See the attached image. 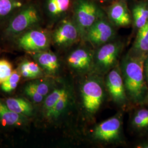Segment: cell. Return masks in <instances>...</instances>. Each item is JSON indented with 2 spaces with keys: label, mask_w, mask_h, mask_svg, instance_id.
Wrapping results in <instances>:
<instances>
[{
  "label": "cell",
  "mask_w": 148,
  "mask_h": 148,
  "mask_svg": "<svg viewBox=\"0 0 148 148\" xmlns=\"http://www.w3.org/2000/svg\"><path fill=\"white\" fill-rule=\"evenodd\" d=\"M27 63V67L30 71V72L33 75L34 77H36L38 76L41 75L42 74V69L37 63L31 62V61H25Z\"/></svg>",
  "instance_id": "obj_25"
},
{
  "label": "cell",
  "mask_w": 148,
  "mask_h": 148,
  "mask_svg": "<svg viewBox=\"0 0 148 148\" xmlns=\"http://www.w3.org/2000/svg\"><path fill=\"white\" fill-rule=\"evenodd\" d=\"M19 68H20L21 74L23 77L25 78H34L33 75H32V73L30 72V71L27 68L25 61L24 62H23L21 64Z\"/></svg>",
  "instance_id": "obj_27"
},
{
  "label": "cell",
  "mask_w": 148,
  "mask_h": 148,
  "mask_svg": "<svg viewBox=\"0 0 148 148\" xmlns=\"http://www.w3.org/2000/svg\"><path fill=\"white\" fill-rule=\"evenodd\" d=\"M21 74L17 70H14L11 76L1 85V89L5 92H10L15 90L21 79Z\"/></svg>",
  "instance_id": "obj_20"
},
{
  "label": "cell",
  "mask_w": 148,
  "mask_h": 148,
  "mask_svg": "<svg viewBox=\"0 0 148 148\" xmlns=\"http://www.w3.org/2000/svg\"><path fill=\"white\" fill-rule=\"evenodd\" d=\"M0 121L3 126H21L24 123V115L11 110L5 103L0 99Z\"/></svg>",
  "instance_id": "obj_13"
},
{
  "label": "cell",
  "mask_w": 148,
  "mask_h": 148,
  "mask_svg": "<svg viewBox=\"0 0 148 148\" xmlns=\"http://www.w3.org/2000/svg\"><path fill=\"white\" fill-rule=\"evenodd\" d=\"M106 87L114 101L117 104L124 103L127 99L121 71L114 68L109 73L106 78Z\"/></svg>",
  "instance_id": "obj_7"
},
{
  "label": "cell",
  "mask_w": 148,
  "mask_h": 148,
  "mask_svg": "<svg viewBox=\"0 0 148 148\" xmlns=\"http://www.w3.org/2000/svg\"><path fill=\"white\" fill-rule=\"evenodd\" d=\"M134 48L136 51L139 53L148 52V23L139 29Z\"/></svg>",
  "instance_id": "obj_18"
},
{
  "label": "cell",
  "mask_w": 148,
  "mask_h": 148,
  "mask_svg": "<svg viewBox=\"0 0 148 148\" xmlns=\"http://www.w3.org/2000/svg\"><path fill=\"white\" fill-rule=\"evenodd\" d=\"M136 115L142 119L148 126V110L140 109L138 111Z\"/></svg>",
  "instance_id": "obj_29"
},
{
  "label": "cell",
  "mask_w": 148,
  "mask_h": 148,
  "mask_svg": "<svg viewBox=\"0 0 148 148\" xmlns=\"http://www.w3.org/2000/svg\"><path fill=\"white\" fill-rule=\"evenodd\" d=\"M79 35L76 25L71 21H65L54 32L53 39L54 42L59 46H66L75 42Z\"/></svg>",
  "instance_id": "obj_10"
},
{
  "label": "cell",
  "mask_w": 148,
  "mask_h": 148,
  "mask_svg": "<svg viewBox=\"0 0 148 148\" xmlns=\"http://www.w3.org/2000/svg\"><path fill=\"white\" fill-rule=\"evenodd\" d=\"M145 101H146V103H148V93L147 95V97H146V98H145Z\"/></svg>",
  "instance_id": "obj_32"
},
{
  "label": "cell",
  "mask_w": 148,
  "mask_h": 148,
  "mask_svg": "<svg viewBox=\"0 0 148 148\" xmlns=\"http://www.w3.org/2000/svg\"><path fill=\"white\" fill-rule=\"evenodd\" d=\"M121 127V120L119 115L112 117L95 127L94 137L100 140L109 142L119 137Z\"/></svg>",
  "instance_id": "obj_8"
},
{
  "label": "cell",
  "mask_w": 148,
  "mask_h": 148,
  "mask_svg": "<svg viewBox=\"0 0 148 148\" xmlns=\"http://www.w3.org/2000/svg\"><path fill=\"white\" fill-rule=\"evenodd\" d=\"M133 123L135 126L139 128H143L148 127L147 124L137 115H136L134 117Z\"/></svg>",
  "instance_id": "obj_28"
},
{
  "label": "cell",
  "mask_w": 148,
  "mask_h": 148,
  "mask_svg": "<svg viewBox=\"0 0 148 148\" xmlns=\"http://www.w3.org/2000/svg\"><path fill=\"white\" fill-rule=\"evenodd\" d=\"M18 45L26 51L37 52L48 47L49 38L45 32L34 30L21 36L18 40Z\"/></svg>",
  "instance_id": "obj_5"
},
{
  "label": "cell",
  "mask_w": 148,
  "mask_h": 148,
  "mask_svg": "<svg viewBox=\"0 0 148 148\" xmlns=\"http://www.w3.org/2000/svg\"><path fill=\"white\" fill-rule=\"evenodd\" d=\"M34 58L41 66L50 74L56 73L59 68L57 56L50 51L37 52L34 55Z\"/></svg>",
  "instance_id": "obj_14"
},
{
  "label": "cell",
  "mask_w": 148,
  "mask_h": 148,
  "mask_svg": "<svg viewBox=\"0 0 148 148\" xmlns=\"http://www.w3.org/2000/svg\"><path fill=\"white\" fill-rule=\"evenodd\" d=\"M24 92L27 96H29L32 101L35 103H41L44 99V96L38 93L36 90L33 88L30 85H27L24 89Z\"/></svg>",
  "instance_id": "obj_24"
},
{
  "label": "cell",
  "mask_w": 148,
  "mask_h": 148,
  "mask_svg": "<svg viewBox=\"0 0 148 148\" xmlns=\"http://www.w3.org/2000/svg\"><path fill=\"white\" fill-rule=\"evenodd\" d=\"M121 50L118 43H109L101 46L95 54V64L101 72L106 71L112 67L116 62Z\"/></svg>",
  "instance_id": "obj_6"
},
{
  "label": "cell",
  "mask_w": 148,
  "mask_h": 148,
  "mask_svg": "<svg viewBox=\"0 0 148 148\" xmlns=\"http://www.w3.org/2000/svg\"><path fill=\"white\" fill-rule=\"evenodd\" d=\"M81 95L85 110L88 113L93 114L99 110L103 102V88L97 79H88L82 86Z\"/></svg>",
  "instance_id": "obj_3"
},
{
  "label": "cell",
  "mask_w": 148,
  "mask_h": 148,
  "mask_svg": "<svg viewBox=\"0 0 148 148\" xmlns=\"http://www.w3.org/2000/svg\"><path fill=\"white\" fill-rule=\"evenodd\" d=\"M29 85L36 90L38 93L44 97L47 95L50 90V85L45 82L36 81L30 83Z\"/></svg>",
  "instance_id": "obj_23"
},
{
  "label": "cell",
  "mask_w": 148,
  "mask_h": 148,
  "mask_svg": "<svg viewBox=\"0 0 148 148\" xmlns=\"http://www.w3.org/2000/svg\"><path fill=\"white\" fill-rule=\"evenodd\" d=\"M68 91V90L65 88H59L54 90L51 94L48 95L45 100L43 105V108L45 112H46L49 110L56 104L59 99Z\"/></svg>",
  "instance_id": "obj_19"
},
{
  "label": "cell",
  "mask_w": 148,
  "mask_h": 148,
  "mask_svg": "<svg viewBox=\"0 0 148 148\" xmlns=\"http://www.w3.org/2000/svg\"><path fill=\"white\" fill-rule=\"evenodd\" d=\"M112 27L106 21L98 20L90 27L85 37L94 45H102L107 42L114 36Z\"/></svg>",
  "instance_id": "obj_9"
},
{
  "label": "cell",
  "mask_w": 148,
  "mask_h": 148,
  "mask_svg": "<svg viewBox=\"0 0 148 148\" xmlns=\"http://www.w3.org/2000/svg\"><path fill=\"white\" fill-rule=\"evenodd\" d=\"M75 19L79 34L85 36L87 32L98 21L100 12L96 5L86 0H79L76 7Z\"/></svg>",
  "instance_id": "obj_2"
},
{
  "label": "cell",
  "mask_w": 148,
  "mask_h": 148,
  "mask_svg": "<svg viewBox=\"0 0 148 148\" xmlns=\"http://www.w3.org/2000/svg\"><path fill=\"white\" fill-rule=\"evenodd\" d=\"M133 16L136 27L138 29L148 23V7L145 3H140L133 9Z\"/></svg>",
  "instance_id": "obj_17"
},
{
  "label": "cell",
  "mask_w": 148,
  "mask_h": 148,
  "mask_svg": "<svg viewBox=\"0 0 148 148\" xmlns=\"http://www.w3.org/2000/svg\"><path fill=\"white\" fill-rule=\"evenodd\" d=\"M70 98V93L69 91H68L49 110L46 112V116L49 119H58L63 113L69 105Z\"/></svg>",
  "instance_id": "obj_16"
},
{
  "label": "cell",
  "mask_w": 148,
  "mask_h": 148,
  "mask_svg": "<svg viewBox=\"0 0 148 148\" xmlns=\"http://www.w3.org/2000/svg\"><path fill=\"white\" fill-rule=\"evenodd\" d=\"M5 104L11 110L24 116H32L33 108L32 104L23 98H10L5 100Z\"/></svg>",
  "instance_id": "obj_15"
},
{
  "label": "cell",
  "mask_w": 148,
  "mask_h": 148,
  "mask_svg": "<svg viewBox=\"0 0 148 148\" xmlns=\"http://www.w3.org/2000/svg\"><path fill=\"white\" fill-rule=\"evenodd\" d=\"M92 54L85 49H77L69 55L68 63L69 65L78 71L89 70L93 63Z\"/></svg>",
  "instance_id": "obj_11"
},
{
  "label": "cell",
  "mask_w": 148,
  "mask_h": 148,
  "mask_svg": "<svg viewBox=\"0 0 148 148\" xmlns=\"http://www.w3.org/2000/svg\"><path fill=\"white\" fill-rule=\"evenodd\" d=\"M144 74L148 82V57H147L144 63Z\"/></svg>",
  "instance_id": "obj_30"
},
{
  "label": "cell",
  "mask_w": 148,
  "mask_h": 148,
  "mask_svg": "<svg viewBox=\"0 0 148 148\" xmlns=\"http://www.w3.org/2000/svg\"><path fill=\"white\" fill-rule=\"evenodd\" d=\"M38 19L36 10L32 6H29L14 17L7 27L6 32L10 35L18 34L36 24Z\"/></svg>",
  "instance_id": "obj_4"
},
{
  "label": "cell",
  "mask_w": 148,
  "mask_h": 148,
  "mask_svg": "<svg viewBox=\"0 0 148 148\" xmlns=\"http://www.w3.org/2000/svg\"><path fill=\"white\" fill-rule=\"evenodd\" d=\"M21 5V2L16 0H0V16L8 15L13 10Z\"/></svg>",
  "instance_id": "obj_21"
},
{
  "label": "cell",
  "mask_w": 148,
  "mask_h": 148,
  "mask_svg": "<svg viewBox=\"0 0 148 148\" xmlns=\"http://www.w3.org/2000/svg\"><path fill=\"white\" fill-rule=\"evenodd\" d=\"M12 64L5 59L0 60V85L4 82L13 73Z\"/></svg>",
  "instance_id": "obj_22"
},
{
  "label": "cell",
  "mask_w": 148,
  "mask_h": 148,
  "mask_svg": "<svg viewBox=\"0 0 148 148\" xmlns=\"http://www.w3.org/2000/svg\"><path fill=\"white\" fill-rule=\"evenodd\" d=\"M138 148H148V142L143 143L137 147Z\"/></svg>",
  "instance_id": "obj_31"
},
{
  "label": "cell",
  "mask_w": 148,
  "mask_h": 148,
  "mask_svg": "<svg viewBox=\"0 0 148 148\" xmlns=\"http://www.w3.org/2000/svg\"><path fill=\"white\" fill-rule=\"evenodd\" d=\"M58 8V14L67 11L69 8L70 0H55Z\"/></svg>",
  "instance_id": "obj_26"
},
{
  "label": "cell",
  "mask_w": 148,
  "mask_h": 148,
  "mask_svg": "<svg viewBox=\"0 0 148 148\" xmlns=\"http://www.w3.org/2000/svg\"><path fill=\"white\" fill-rule=\"evenodd\" d=\"M145 57L142 54L128 56L122 63V75L126 93L133 101L143 99L145 90L144 63Z\"/></svg>",
  "instance_id": "obj_1"
},
{
  "label": "cell",
  "mask_w": 148,
  "mask_h": 148,
  "mask_svg": "<svg viewBox=\"0 0 148 148\" xmlns=\"http://www.w3.org/2000/svg\"><path fill=\"white\" fill-rule=\"evenodd\" d=\"M109 16L111 21L118 26H127L131 22L127 7L121 2H117L111 5L109 10Z\"/></svg>",
  "instance_id": "obj_12"
}]
</instances>
